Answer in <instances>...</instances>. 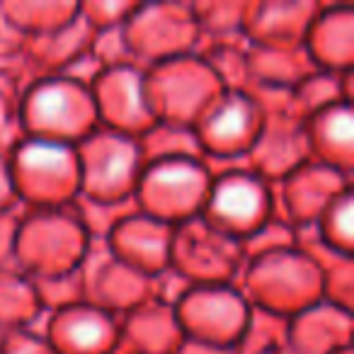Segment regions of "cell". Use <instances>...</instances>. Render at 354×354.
I'll return each mask as SVG.
<instances>
[{"label":"cell","instance_id":"obj_7","mask_svg":"<svg viewBox=\"0 0 354 354\" xmlns=\"http://www.w3.org/2000/svg\"><path fill=\"white\" fill-rule=\"evenodd\" d=\"M344 216H342V223H344V231H349V207L347 209H344Z\"/></svg>","mask_w":354,"mask_h":354},{"label":"cell","instance_id":"obj_5","mask_svg":"<svg viewBox=\"0 0 354 354\" xmlns=\"http://www.w3.org/2000/svg\"><path fill=\"white\" fill-rule=\"evenodd\" d=\"M41 112L46 114V117H56L59 112H64L66 109V100L61 93H56V90H51V93H46L44 97H41Z\"/></svg>","mask_w":354,"mask_h":354},{"label":"cell","instance_id":"obj_6","mask_svg":"<svg viewBox=\"0 0 354 354\" xmlns=\"http://www.w3.org/2000/svg\"><path fill=\"white\" fill-rule=\"evenodd\" d=\"M330 131H333V136L337 138V141H347V138L352 136V122H349L347 114H339Z\"/></svg>","mask_w":354,"mask_h":354},{"label":"cell","instance_id":"obj_3","mask_svg":"<svg viewBox=\"0 0 354 354\" xmlns=\"http://www.w3.org/2000/svg\"><path fill=\"white\" fill-rule=\"evenodd\" d=\"M241 129H243L241 109H228L216 122V131L221 133V136H236V133H241Z\"/></svg>","mask_w":354,"mask_h":354},{"label":"cell","instance_id":"obj_1","mask_svg":"<svg viewBox=\"0 0 354 354\" xmlns=\"http://www.w3.org/2000/svg\"><path fill=\"white\" fill-rule=\"evenodd\" d=\"M218 207L231 216H248L257 207V192L248 185H228L218 194Z\"/></svg>","mask_w":354,"mask_h":354},{"label":"cell","instance_id":"obj_4","mask_svg":"<svg viewBox=\"0 0 354 354\" xmlns=\"http://www.w3.org/2000/svg\"><path fill=\"white\" fill-rule=\"evenodd\" d=\"M71 335H73V339L78 344H83V347H90V344H95L100 339L102 330H100L97 323H80V325H75V328L71 330Z\"/></svg>","mask_w":354,"mask_h":354},{"label":"cell","instance_id":"obj_2","mask_svg":"<svg viewBox=\"0 0 354 354\" xmlns=\"http://www.w3.org/2000/svg\"><path fill=\"white\" fill-rule=\"evenodd\" d=\"M27 162L32 165H44V167H56L64 160V151L54 146H32L27 148Z\"/></svg>","mask_w":354,"mask_h":354}]
</instances>
